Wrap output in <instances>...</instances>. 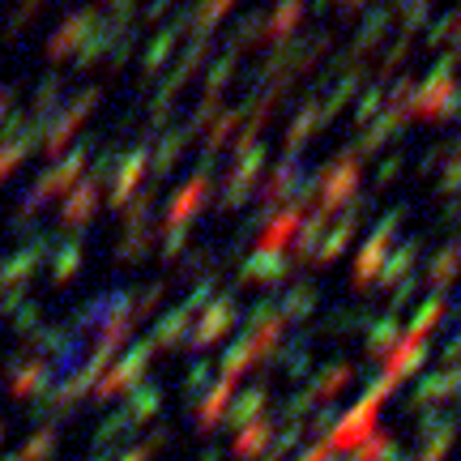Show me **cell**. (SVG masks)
<instances>
[{"label": "cell", "mask_w": 461, "mask_h": 461, "mask_svg": "<svg viewBox=\"0 0 461 461\" xmlns=\"http://www.w3.org/2000/svg\"><path fill=\"white\" fill-rule=\"evenodd\" d=\"M363 5H367V0H342V17H355Z\"/></svg>", "instance_id": "cell-59"}, {"label": "cell", "mask_w": 461, "mask_h": 461, "mask_svg": "<svg viewBox=\"0 0 461 461\" xmlns=\"http://www.w3.org/2000/svg\"><path fill=\"white\" fill-rule=\"evenodd\" d=\"M376 411H380V402H376V397H363V406H355V411H350V414L342 419V428L333 431L330 448H355V445H363V440L372 436Z\"/></svg>", "instance_id": "cell-19"}, {"label": "cell", "mask_w": 461, "mask_h": 461, "mask_svg": "<svg viewBox=\"0 0 461 461\" xmlns=\"http://www.w3.org/2000/svg\"><path fill=\"white\" fill-rule=\"evenodd\" d=\"M461 393L457 389V367H448V372H431V376L419 380V393H414V406H436V402H445V397Z\"/></svg>", "instance_id": "cell-33"}, {"label": "cell", "mask_w": 461, "mask_h": 461, "mask_svg": "<svg viewBox=\"0 0 461 461\" xmlns=\"http://www.w3.org/2000/svg\"><path fill=\"white\" fill-rule=\"evenodd\" d=\"M188 141H193V137H188V129L180 124V129L163 132V137H158V146H149V171H154V184L171 176V167L180 163V154L188 149Z\"/></svg>", "instance_id": "cell-21"}, {"label": "cell", "mask_w": 461, "mask_h": 461, "mask_svg": "<svg viewBox=\"0 0 461 461\" xmlns=\"http://www.w3.org/2000/svg\"><path fill=\"white\" fill-rule=\"evenodd\" d=\"M303 17H308V5H303V0H278V9L265 14V48H269V43H282V39H291Z\"/></svg>", "instance_id": "cell-24"}, {"label": "cell", "mask_w": 461, "mask_h": 461, "mask_svg": "<svg viewBox=\"0 0 461 461\" xmlns=\"http://www.w3.org/2000/svg\"><path fill=\"white\" fill-rule=\"evenodd\" d=\"M210 197H214V184L205 180V176H193V180L184 184L176 197L167 201L163 222H154V235H158V230H167V227H188V222H193V218L210 205Z\"/></svg>", "instance_id": "cell-6"}, {"label": "cell", "mask_w": 461, "mask_h": 461, "mask_svg": "<svg viewBox=\"0 0 461 461\" xmlns=\"http://www.w3.org/2000/svg\"><path fill=\"white\" fill-rule=\"evenodd\" d=\"M235 65H240V56H230V51H222L214 65H210V77H205V99H222V90H227L230 77H235Z\"/></svg>", "instance_id": "cell-42"}, {"label": "cell", "mask_w": 461, "mask_h": 461, "mask_svg": "<svg viewBox=\"0 0 461 461\" xmlns=\"http://www.w3.org/2000/svg\"><path fill=\"white\" fill-rule=\"evenodd\" d=\"M180 34H188V5H180L176 22H171V26H163V31L149 39L146 56H141V77H158V73H163L167 60L176 56V43H180Z\"/></svg>", "instance_id": "cell-12"}, {"label": "cell", "mask_w": 461, "mask_h": 461, "mask_svg": "<svg viewBox=\"0 0 461 461\" xmlns=\"http://www.w3.org/2000/svg\"><path fill=\"white\" fill-rule=\"evenodd\" d=\"M330 222H333V214H325V210L303 214V222H299V230H295V244H291V257H286L291 269H308V265H312V252H316V244L325 240Z\"/></svg>", "instance_id": "cell-15"}, {"label": "cell", "mask_w": 461, "mask_h": 461, "mask_svg": "<svg viewBox=\"0 0 461 461\" xmlns=\"http://www.w3.org/2000/svg\"><path fill=\"white\" fill-rule=\"evenodd\" d=\"M440 163H445V146H428L423 149V158H419V176H431Z\"/></svg>", "instance_id": "cell-57"}, {"label": "cell", "mask_w": 461, "mask_h": 461, "mask_svg": "<svg viewBox=\"0 0 461 461\" xmlns=\"http://www.w3.org/2000/svg\"><path fill=\"white\" fill-rule=\"evenodd\" d=\"M321 129H325V124H321V112H316V95H308L303 107L295 112V120H291V129H286V149H282V154H295L299 158L303 141H312Z\"/></svg>", "instance_id": "cell-26"}, {"label": "cell", "mask_w": 461, "mask_h": 461, "mask_svg": "<svg viewBox=\"0 0 461 461\" xmlns=\"http://www.w3.org/2000/svg\"><path fill=\"white\" fill-rule=\"evenodd\" d=\"M176 5H180V0H149L137 22H149V26H154V22H163V14H167V9H176Z\"/></svg>", "instance_id": "cell-56"}, {"label": "cell", "mask_w": 461, "mask_h": 461, "mask_svg": "<svg viewBox=\"0 0 461 461\" xmlns=\"http://www.w3.org/2000/svg\"><path fill=\"white\" fill-rule=\"evenodd\" d=\"M210 269H218V261H214V252H210V248H184L180 265H176V278L197 282V278H205Z\"/></svg>", "instance_id": "cell-37"}, {"label": "cell", "mask_w": 461, "mask_h": 461, "mask_svg": "<svg viewBox=\"0 0 461 461\" xmlns=\"http://www.w3.org/2000/svg\"><path fill=\"white\" fill-rule=\"evenodd\" d=\"M265 440H269V423H265V419H257V423H248V428L240 431L235 453H240V457H257V453L265 448Z\"/></svg>", "instance_id": "cell-46"}, {"label": "cell", "mask_w": 461, "mask_h": 461, "mask_svg": "<svg viewBox=\"0 0 461 461\" xmlns=\"http://www.w3.org/2000/svg\"><path fill=\"white\" fill-rule=\"evenodd\" d=\"M406 214H411V205H393V210L376 222L372 240L359 248V257H355V274H350V286H355L359 295L372 291V282H376L380 265H384V257H389V244H393V235H397V227H402V218Z\"/></svg>", "instance_id": "cell-2"}, {"label": "cell", "mask_w": 461, "mask_h": 461, "mask_svg": "<svg viewBox=\"0 0 461 461\" xmlns=\"http://www.w3.org/2000/svg\"><path fill=\"white\" fill-rule=\"evenodd\" d=\"M77 269H82V244L60 248V257H56V282H68Z\"/></svg>", "instance_id": "cell-50"}, {"label": "cell", "mask_w": 461, "mask_h": 461, "mask_svg": "<svg viewBox=\"0 0 461 461\" xmlns=\"http://www.w3.org/2000/svg\"><path fill=\"white\" fill-rule=\"evenodd\" d=\"M230 9H235V0H197V5H188V34L193 39H210Z\"/></svg>", "instance_id": "cell-27"}, {"label": "cell", "mask_w": 461, "mask_h": 461, "mask_svg": "<svg viewBox=\"0 0 461 461\" xmlns=\"http://www.w3.org/2000/svg\"><path fill=\"white\" fill-rule=\"evenodd\" d=\"M248 197H252V184H244V180H222V197H218V210L222 214H235V210H244L248 205Z\"/></svg>", "instance_id": "cell-48"}, {"label": "cell", "mask_w": 461, "mask_h": 461, "mask_svg": "<svg viewBox=\"0 0 461 461\" xmlns=\"http://www.w3.org/2000/svg\"><path fill=\"white\" fill-rule=\"evenodd\" d=\"M316 303H321V291H316V282L299 278L291 282L286 291L278 295V316L282 325H308V316L316 312Z\"/></svg>", "instance_id": "cell-16"}, {"label": "cell", "mask_w": 461, "mask_h": 461, "mask_svg": "<svg viewBox=\"0 0 461 461\" xmlns=\"http://www.w3.org/2000/svg\"><path fill=\"white\" fill-rule=\"evenodd\" d=\"M303 214H308V210H299V205H282L278 214H274L261 230H257V252H282V248L295 240V230H299V222H303Z\"/></svg>", "instance_id": "cell-17"}, {"label": "cell", "mask_w": 461, "mask_h": 461, "mask_svg": "<svg viewBox=\"0 0 461 461\" xmlns=\"http://www.w3.org/2000/svg\"><path fill=\"white\" fill-rule=\"evenodd\" d=\"M201 389H210V363L197 359L193 367H188V376H184V393L188 397H197Z\"/></svg>", "instance_id": "cell-53"}, {"label": "cell", "mask_w": 461, "mask_h": 461, "mask_svg": "<svg viewBox=\"0 0 461 461\" xmlns=\"http://www.w3.org/2000/svg\"><path fill=\"white\" fill-rule=\"evenodd\" d=\"M321 171V193H316V210H325V214H338L346 201H355L363 193V163L350 154V146L338 149L330 163L316 167Z\"/></svg>", "instance_id": "cell-1"}, {"label": "cell", "mask_w": 461, "mask_h": 461, "mask_svg": "<svg viewBox=\"0 0 461 461\" xmlns=\"http://www.w3.org/2000/svg\"><path fill=\"white\" fill-rule=\"evenodd\" d=\"M445 303H448V295H428V303L414 312V321H411V330H402V342H423L440 321H445Z\"/></svg>", "instance_id": "cell-32"}, {"label": "cell", "mask_w": 461, "mask_h": 461, "mask_svg": "<svg viewBox=\"0 0 461 461\" xmlns=\"http://www.w3.org/2000/svg\"><path fill=\"white\" fill-rule=\"evenodd\" d=\"M99 99H103V90H99V86H86L82 95H77V99L68 103L65 112H60V120H56V124H51V132H48V154H65L68 137H73V132L82 129V124H86V115H90L95 107H99Z\"/></svg>", "instance_id": "cell-10"}, {"label": "cell", "mask_w": 461, "mask_h": 461, "mask_svg": "<svg viewBox=\"0 0 461 461\" xmlns=\"http://www.w3.org/2000/svg\"><path fill=\"white\" fill-rule=\"evenodd\" d=\"M5 103H9V95H5V90H0V112H5Z\"/></svg>", "instance_id": "cell-61"}, {"label": "cell", "mask_w": 461, "mask_h": 461, "mask_svg": "<svg viewBox=\"0 0 461 461\" xmlns=\"http://www.w3.org/2000/svg\"><path fill=\"white\" fill-rule=\"evenodd\" d=\"M149 359H154V346H149V338H146V342H137L129 355L120 359V367H112V372L99 380V402H107V397H115V393H124V389H132L137 380L146 376Z\"/></svg>", "instance_id": "cell-11"}, {"label": "cell", "mask_w": 461, "mask_h": 461, "mask_svg": "<svg viewBox=\"0 0 461 461\" xmlns=\"http://www.w3.org/2000/svg\"><path fill=\"white\" fill-rule=\"evenodd\" d=\"M402 167H406V154H384L380 158V171H376V197H380V188H389V184L402 176Z\"/></svg>", "instance_id": "cell-52"}, {"label": "cell", "mask_w": 461, "mask_h": 461, "mask_svg": "<svg viewBox=\"0 0 461 461\" xmlns=\"http://www.w3.org/2000/svg\"><path fill=\"white\" fill-rule=\"evenodd\" d=\"M107 5H115V0H107Z\"/></svg>", "instance_id": "cell-62"}, {"label": "cell", "mask_w": 461, "mask_h": 461, "mask_svg": "<svg viewBox=\"0 0 461 461\" xmlns=\"http://www.w3.org/2000/svg\"><path fill=\"white\" fill-rule=\"evenodd\" d=\"M397 338H402V316H393V312L376 316V321L367 325V359H389V350L397 346Z\"/></svg>", "instance_id": "cell-28"}, {"label": "cell", "mask_w": 461, "mask_h": 461, "mask_svg": "<svg viewBox=\"0 0 461 461\" xmlns=\"http://www.w3.org/2000/svg\"><path fill=\"white\" fill-rule=\"evenodd\" d=\"M350 380H355V367L338 359V363H330V367L316 372V380L308 384V397H312V402H330V397L338 393V389H346Z\"/></svg>", "instance_id": "cell-31"}, {"label": "cell", "mask_w": 461, "mask_h": 461, "mask_svg": "<svg viewBox=\"0 0 461 461\" xmlns=\"http://www.w3.org/2000/svg\"><path fill=\"white\" fill-rule=\"evenodd\" d=\"M218 282H222V274H218V269H210V274H205V278H197L193 282V291H188V295H184V312L188 316H201L205 312V308H210V303H214L218 299Z\"/></svg>", "instance_id": "cell-36"}, {"label": "cell", "mask_w": 461, "mask_h": 461, "mask_svg": "<svg viewBox=\"0 0 461 461\" xmlns=\"http://www.w3.org/2000/svg\"><path fill=\"white\" fill-rule=\"evenodd\" d=\"M312 406V397H308V389H299V393L286 397V406H282V419H299V414Z\"/></svg>", "instance_id": "cell-55"}, {"label": "cell", "mask_w": 461, "mask_h": 461, "mask_svg": "<svg viewBox=\"0 0 461 461\" xmlns=\"http://www.w3.org/2000/svg\"><path fill=\"white\" fill-rule=\"evenodd\" d=\"M248 367H252V338H248V333H240V342H230L227 355H222V380H230V384H235Z\"/></svg>", "instance_id": "cell-38"}, {"label": "cell", "mask_w": 461, "mask_h": 461, "mask_svg": "<svg viewBox=\"0 0 461 461\" xmlns=\"http://www.w3.org/2000/svg\"><path fill=\"white\" fill-rule=\"evenodd\" d=\"M188 330H193V316L184 312V308H171L167 316H158V325L149 333V346L154 350H171V346H180L188 338Z\"/></svg>", "instance_id": "cell-29"}, {"label": "cell", "mask_w": 461, "mask_h": 461, "mask_svg": "<svg viewBox=\"0 0 461 461\" xmlns=\"http://www.w3.org/2000/svg\"><path fill=\"white\" fill-rule=\"evenodd\" d=\"M295 274L291 269V261L282 257V252H252V257H244L240 261V274H235V291L240 286H265V295L278 286V282H286Z\"/></svg>", "instance_id": "cell-7"}, {"label": "cell", "mask_w": 461, "mask_h": 461, "mask_svg": "<svg viewBox=\"0 0 461 461\" xmlns=\"http://www.w3.org/2000/svg\"><path fill=\"white\" fill-rule=\"evenodd\" d=\"M453 39V14H445V17H436L431 22V31H428V51H436L440 43H448Z\"/></svg>", "instance_id": "cell-54"}, {"label": "cell", "mask_w": 461, "mask_h": 461, "mask_svg": "<svg viewBox=\"0 0 461 461\" xmlns=\"http://www.w3.org/2000/svg\"><path fill=\"white\" fill-rule=\"evenodd\" d=\"M230 180H244V184H261V176H265V163H269V149H265V141H244V146H235L230 149Z\"/></svg>", "instance_id": "cell-22"}, {"label": "cell", "mask_w": 461, "mask_h": 461, "mask_svg": "<svg viewBox=\"0 0 461 461\" xmlns=\"http://www.w3.org/2000/svg\"><path fill=\"white\" fill-rule=\"evenodd\" d=\"M154 240H158V235H154V227H149V230H137V235H124V240L115 244V261H120V265H141L149 257Z\"/></svg>", "instance_id": "cell-39"}, {"label": "cell", "mask_w": 461, "mask_h": 461, "mask_svg": "<svg viewBox=\"0 0 461 461\" xmlns=\"http://www.w3.org/2000/svg\"><path fill=\"white\" fill-rule=\"evenodd\" d=\"M330 5H333V0H316L312 9H316V14H321V17H325V14H330Z\"/></svg>", "instance_id": "cell-60"}, {"label": "cell", "mask_w": 461, "mask_h": 461, "mask_svg": "<svg viewBox=\"0 0 461 461\" xmlns=\"http://www.w3.org/2000/svg\"><path fill=\"white\" fill-rule=\"evenodd\" d=\"M149 146H154V137H141L129 154H120V163H115V176H112V210H124L141 188H146V171H149Z\"/></svg>", "instance_id": "cell-4"}, {"label": "cell", "mask_w": 461, "mask_h": 461, "mask_svg": "<svg viewBox=\"0 0 461 461\" xmlns=\"http://www.w3.org/2000/svg\"><path fill=\"white\" fill-rule=\"evenodd\" d=\"M269 321H282V316H278V299H274V295H261V299H257V303H252V308L244 312V333L265 330Z\"/></svg>", "instance_id": "cell-44"}, {"label": "cell", "mask_w": 461, "mask_h": 461, "mask_svg": "<svg viewBox=\"0 0 461 461\" xmlns=\"http://www.w3.org/2000/svg\"><path fill=\"white\" fill-rule=\"evenodd\" d=\"M230 380H218V384H210L205 389V402H201V411H197V428L201 431H214V423H218V414L227 411V402H230Z\"/></svg>", "instance_id": "cell-35"}, {"label": "cell", "mask_w": 461, "mask_h": 461, "mask_svg": "<svg viewBox=\"0 0 461 461\" xmlns=\"http://www.w3.org/2000/svg\"><path fill=\"white\" fill-rule=\"evenodd\" d=\"M257 43H265V14H244L240 17V26L230 31L227 51L230 56H244V51L257 48Z\"/></svg>", "instance_id": "cell-34"}, {"label": "cell", "mask_w": 461, "mask_h": 461, "mask_svg": "<svg viewBox=\"0 0 461 461\" xmlns=\"http://www.w3.org/2000/svg\"><path fill=\"white\" fill-rule=\"evenodd\" d=\"M453 68H457V60H453V56H445V60H436V65H431L428 82H419L411 120H428V124H440V120H445V107H448V99H453V90H457V82H453Z\"/></svg>", "instance_id": "cell-3"}, {"label": "cell", "mask_w": 461, "mask_h": 461, "mask_svg": "<svg viewBox=\"0 0 461 461\" xmlns=\"http://www.w3.org/2000/svg\"><path fill=\"white\" fill-rule=\"evenodd\" d=\"M95 26H99V9H82V14H73L65 26H60V31L51 34L48 56H51V60H60V56H68L73 48H82L86 34L95 31Z\"/></svg>", "instance_id": "cell-20"}, {"label": "cell", "mask_w": 461, "mask_h": 461, "mask_svg": "<svg viewBox=\"0 0 461 461\" xmlns=\"http://www.w3.org/2000/svg\"><path fill=\"white\" fill-rule=\"evenodd\" d=\"M86 154H90V141H82L77 149H68V158L60 167H51L43 180L34 184V193L26 197V210H39L43 201L51 197H60V193H68V184H77V176H82V167H86Z\"/></svg>", "instance_id": "cell-8"}, {"label": "cell", "mask_w": 461, "mask_h": 461, "mask_svg": "<svg viewBox=\"0 0 461 461\" xmlns=\"http://www.w3.org/2000/svg\"><path fill=\"white\" fill-rule=\"evenodd\" d=\"M56 99H60V82H56V77H48V82H43V90H39V112H51V107H56Z\"/></svg>", "instance_id": "cell-58"}, {"label": "cell", "mask_w": 461, "mask_h": 461, "mask_svg": "<svg viewBox=\"0 0 461 461\" xmlns=\"http://www.w3.org/2000/svg\"><path fill=\"white\" fill-rule=\"evenodd\" d=\"M235 321H240V295H235V291H227V295H218L214 303H210V308L197 316V325L188 330L184 346L197 355V350H205V346H214L218 338H222V333L235 325Z\"/></svg>", "instance_id": "cell-5"}, {"label": "cell", "mask_w": 461, "mask_h": 461, "mask_svg": "<svg viewBox=\"0 0 461 461\" xmlns=\"http://www.w3.org/2000/svg\"><path fill=\"white\" fill-rule=\"evenodd\" d=\"M423 359H428V342H402V338H397V346L389 350V372H384V376H393L397 384H402L411 372L423 367Z\"/></svg>", "instance_id": "cell-30"}, {"label": "cell", "mask_w": 461, "mask_h": 461, "mask_svg": "<svg viewBox=\"0 0 461 461\" xmlns=\"http://www.w3.org/2000/svg\"><path fill=\"white\" fill-rule=\"evenodd\" d=\"M414 295H419V278L411 274L406 282H397V286H393V299H389V312L402 316V312H406V308L414 303Z\"/></svg>", "instance_id": "cell-51"}, {"label": "cell", "mask_w": 461, "mask_h": 461, "mask_svg": "<svg viewBox=\"0 0 461 461\" xmlns=\"http://www.w3.org/2000/svg\"><path fill=\"white\" fill-rule=\"evenodd\" d=\"M261 411H265V384H257V389H248V393L230 406V423H235V428L244 423L248 428V423H257V419H261Z\"/></svg>", "instance_id": "cell-43"}, {"label": "cell", "mask_w": 461, "mask_h": 461, "mask_svg": "<svg viewBox=\"0 0 461 461\" xmlns=\"http://www.w3.org/2000/svg\"><path fill=\"white\" fill-rule=\"evenodd\" d=\"M363 77H367V68L355 65L350 73H342L338 82L325 90V103H316V112H321V124H330V120H338V112H342L346 103L355 99V90L363 86Z\"/></svg>", "instance_id": "cell-25"}, {"label": "cell", "mask_w": 461, "mask_h": 461, "mask_svg": "<svg viewBox=\"0 0 461 461\" xmlns=\"http://www.w3.org/2000/svg\"><path fill=\"white\" fill-rule=\"evenodd\" d=\"M419 252H423V235H411L406 244H397L389 248V257H384V265H380V274H376V291H393L397 282H406L414 274V265H419Z\"/></svg>", "instance_id": "cell-13"}, {"label": "cell", "mask_w": 461, "mask_h": 461, "mask_svg": "<svg viewBox=\"0 0 461 461\" xmlns=\"http://www.w3.org/2000/svg\"><path fill=\"white\" fill-rule=\"evenodd\" d=\"M99 201H103V184H95L90 176H86L77 188H68V201L65 210H60V227H86L90 218L99 214Z\"/></svg>", "instance_id": "cell-18"}, {"label": "cell", "mask_w": 461, "mask_h": 461, "mask_svg": "<svg viewBox=\"0 0 461 461\" xmlns=\"http://www.w3.org/2000/svg\"><path fill=\"white\" fill-rule=\"evenodd\" d=\"M163 295H167V278H158V282H149L141 295H132V308H129V321L132 325H141V321H149V316L158 312V303H163Z\"/></svg>", "instance_id": "cell-41"}, {"label": "cell", "mask_w": 461, "mask_h": 461, "mask_svg": "<svg viewBox=\"0 0 461 461\" xmlns=\"http://www.w3.org/2000/svg\"><path fill=\"white\" fill-rule=\"evenodd\" d=\"M158 240H163V261L167 265L180 261L184 244H188V227H167V230H158Z\"/></svg>", "instance_id": "cell-49"}, {"label": "cell", "mask_w": 461, "mask_h": 461, "mask_svg": "<svg viewBox=\"0 0 461 461\" xmlns=\"http://www.w3.org/2000/svg\"><path fill=\"white\" fill-rule=\"evenodd\" d=\"M457 274H461V240H453V244H445L436 257H431V265H428V291L431 295H445L448 286L457 282Z\"/></svg>", "instance_id": "cell-23"}, {"label": "cell", "mask_w": 461, "mask_h": 461, "mask_svg": "<svg viewBox=\"0 0 461 461\" xmlns=\"http://www.w3.org/2000/svg\"><path fill=\"white\" fill-rule=\"evenodd\" d=\"M154 411H158V384H154V380H146V384H137V389H132L129 419H137V423H146V419H149Z\"/></svg>", "instance_id": "cell-45"}, {"label": "cell", "mask_w": 461, "mask_h": 461, "mask_svg": "<svg viewBox=\"0 0 461 461\" xmlns=\"http://www.w3.org/2000/svg\"><path fill=\"white\" fill-rule=\"evenodd\" d=\"M389 31H393V9H389V5H376L372 14L363 17V26H359V34L350 39L346 56H350L355 65H363V60H367V56L384 43V34H389Z\"/></svg>", "instance_id": "cell-14"}, {"label": "cell", "mask_w": 461, "mask_h": 461, "mask_svg": "<svg viewBox=\"0 0 461 461\" xmlns=\"http://www.w3.org/2000/svg\"><path fill=\"white\" fill-rule=\"evenodd\" d=\"M218 112H222V99H201L197 107H193V115H188V137H205V129L218 120Z\"/></svg>", "instance_id": "cell-47"}, {"label": "cell", "mask_w": 461, "mask_h": 461, "mask_svg": "<svg viewBox=\"0 0 461 461\" xmlns=\"http://www.w3.org/2000/svg\"><path fill=\"white\" fill-rule=\"evenodd\" d=\"M411 129V115H402V112H389V107H384V112L376 115V120H372V124H367V129L359 132V137H355V146H350V154H355V158H376L380 149L389 146V141H397V137H402V132Z\"/></svg>", "instance_id": "cell-9"}, {"label": "cell", "mask_w": 461, "mask_h": 461, "mask_svg": "<svg viewBox=\"0 0 461 461\" xmlns=\"http://www.w3.org/2000/svg\"><path fill=\"white\" fill-rule=\"evenodd\" d=\"M384 112V86L380 82H367V90H363V99L355 103V115H350V124H355V129H367V124H372V120H376V115Z\"/></svg>", "instance_id": "cell-40"}]
</instances>
